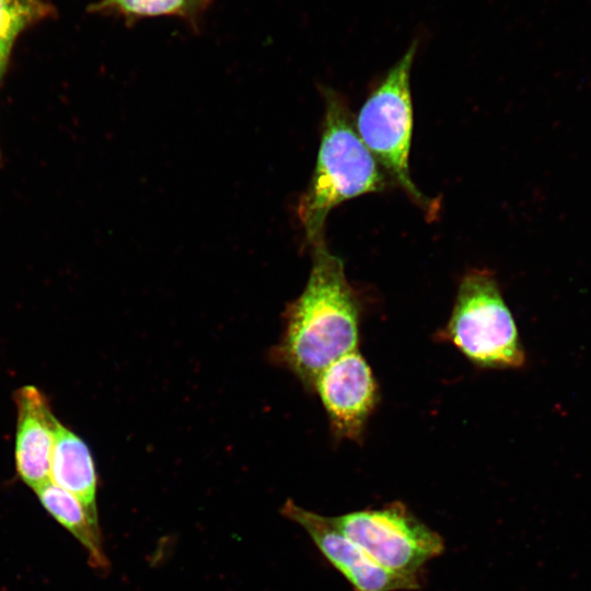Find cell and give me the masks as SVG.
I'll return each mask as SVG.
<instances>
[{
	"label": "cell",
	"instance_id": "ba28073f",
	"mask_svg": "<svg viewBox=\"0 0 591 591\" xmlns=\"http://www.w3.org/2000/svg\"><path fill=\"white\" fill-rule=\"evenodd\" d=\"M18 424L15 468L34 490L50 482V457L58 419L48 399L37 387L25 385L15 392Z\"/></svg>",
	"mask_w": 591,
	"mask_h": 591
},
{
	"label": "cell",
	"instance_id": "4fadbf2b",
	"mask_svg": "<svg viewBox=\"0 0 591 591\" xmlns=\"http://www.w3.org/2000/svg\"><path fill=\"white\" fill-rule=\"evenodd\" d=\"M0 162H1V153H0Z\"/></svg>",
	"mask_w": 591,
	"mask_h": 591
},
{
	"label": "cell",
	"instance_id": "277c9868",
	"mask_svg": "<svg viewBox=\"0 0 591 591\" xmlns=\"http://www.w3.org/2000/svg\"><path fill=\"white\" fill-rule=\"evenodd\" d=\"M444 337L479 367L520 368L525 362L513 316L487 269H472L462 278Z\"/></svg>",
	"mask_w": 591,
	"mask_h": 591
},
{
	"label": "cell",
	"instance_id": "7a4b0ae2",
	"mask_svg": "<svg viewBox=\"0 0 591 591\" xmlns=\"http://www.w3.org/2000/svg\"><path fill=\"white\" fill-rule=\"evenodd\" d=\"M322 95L324 118L316 164L297 208L311 248L325 244L326 219L336 206L387 186L384 172L358 135L347 101L329 88H322Z\"/></svg>",
	"mask_w": 591,
	"mask_h": 591
},
{
	"label": "cell",
	"instance_id": "5b68a950",
	"mask_svg": "<svg viewBox=\"0 0 591 591\" xmlns=\"http://www.w3.org/2000/svg\"><path fill=\"white\" fill-rule=\"evenodd\" d=\"M329 518L378 565L398 575L420 577L422 567L445 548L443 537L401 501Z\"/></svg>",
	"mask_w": 591,
	"mask_h": 591
},
{
	"label": "cell",
	"instance_id": "6da1fadb",
	"mask_svg": "<svg viewBox=\"0 0 591 591\" xmlns=\"http://www.w3.org/2000/svg\"><path fill=\"white\" fill-rule=\"evenodd\" d=\"M311 250L309 280L302 293L288 304L276 355L309 389L325 368L358 349L361 313L343 260L326 244Z\"/></svg>",
	"mask_w": 591,
	"mask_h": 591
},
{
	"label": "cell",
	"instance_id": "3957f363",
	"mask_svg": "<svg viewBox=\"0 0 591 591\" xmlns=\"http://www.w3.org/2000/svg\"><path fill=\"white\" fill-rule=\"evenodd\" d=\"M418 43L416 39L410 44L371 91L355 124L359 137L381 170L428 220H433L440 211V200L425 195L415 185L409 171L413 134L410 71Z\"/></svg>",
	"mask_w": 591,
	"mask_h": 591
},
{
	"label": "cell",
	"instance_id": "9c48e42d",
	"mask_svg": "<svg viewBox=\"0 0 591 591\" xmlns=\"http://www.w3.org/2000/svg\"><path fill=\"white\" fill-rule=\"evenodd\" d=\"M50 482L74 495L90 515L99 521L97 477L86 443L58 422L50 457Z\"/></svg>",
	"mask_w": 591,
	"mask_h": 591
},
{
	"label": "cell",
	"instance_id": "7c38bea8",
	"mask_svg": "<svg viewBox=\"0 0 591 591\" xmlns=\"http://www.w3.org/2000/svg\"><path fill=\"white\" fill-rule=\"evenodd\" d=\"M56 13L50 0H0V88L16 38L28 27L51 19Z\"/></svg>",
	"mask_w": 591,
	"mask_h": 591
},
{
	"label": "cell",
	"instance_id": "8fae6325",
	"mask_svg": "<svg viewBox=\"0 0 591 591\" xmlns=\"http://www.w3.org/2000/svg\"><path fill=\"white\" fill-rule=\"evenodd\" d=\"M212 0H99L90 13L112 15L128 25L148 18H176L198 31Z\"/></svg>",
	"mask_w": 591,
	"mask_h": 591
},
{
	"label": "cell",
	"instance_id": "52a82bcc",
	"mask_svg": "<svg viewBox=\"0 0 591 591\" xmlns=\"http://www.w3.org/2000/svg\"><path fill=\"white\" fill-rule=\"evenodd\" d=\"M313 389L323 403L333 433L358 441L379 398L371 368L358 349L325 368Z\"/></svg>",
	"mask_w": 591,
	"mask_h": 591
},
{
	"label": "cell",
	"instance_id": "8992f818",
	"mask_svg": "<svg viewBox=\"0 0 591 591\" xmlns=\"http://www.w3.org/2000/svg\"><path fill=\"white\" fill-rule=\"evenodd\" d=\"M281 514L309 534L327 561L348 581L352 591H412L421 588L420 577L398 575L378 565L346 537L329 517L299 507L291 499L282 506Z\"/></svg>",
	"mask_w": 591,
	"mask_h": 591
},
{
	"label": "cell",
	"instance_id": "30bf717a",
	"mask_svg": "<svg viewBox=\"0 0 591 591\" xmlns=\"http://www.w3.org/2000/svg\"><path fill=\"white\" fill-rule=\"evenodd\" d=\"M35 491L45 510L85 548L89 564L96 570L106 571L109 563L103 552L99 521L90 515L83 503L51 482Z\"/></svg>",
	"mask_w": 591,
	"mask_h": 591
}]
</instances>
